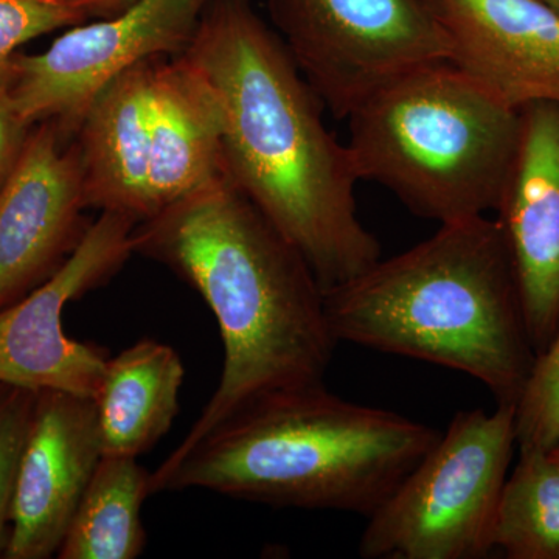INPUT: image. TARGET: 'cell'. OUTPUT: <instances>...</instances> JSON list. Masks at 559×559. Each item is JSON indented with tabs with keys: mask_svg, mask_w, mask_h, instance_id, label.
<instances>
[{
	"mask_svg": "<svg viewBox=\"0 0 559 559\" xmlns=\"http://www.w3.org/2000/svg\"><path fill=\"white\" fill-rule=\"evenodd\" d=\"M516 443L522 452H549L559 444V323L536 353L516 403Z\"/></svg>",
	"mask_w": 559,
	"mask_h": 559,
	"instance_id": "cell-19",
	"label": "cell"
},
{
	"mask_svg": "<svg viewBox=\"0 0 559 559\" xmlns=\"http://www.w3.org/2000/svg\"><path fill=\"white\" fill-rule=\"evenodd\" d=\"M36 399L38 390L0 382V558L9 543L14 481L31 432Z\"/></svg>",
	"mask_w": 559,
	"mask_h": 559,
	"instance_id": "cell-20",
	"label": "cell"
},
{
	"mask_svg": "<svg viewBox=\"0 0 559 559\" xmlns=\"http://www.w3.org/2000/svg\"><path fill=\"white\" fill-rule=\"evenodd\" d=\"M221 134L218 100L200 70L182 55L159 58L154 86L150 218L223 175Z\"/></svg>",
	"mask_w": 559,
	"mask_h": 559,
	"instance_id": "cell-15",
	"label": "cell"
},
{
	"mask_svg": "<svg viewBox=\"0 0 559 559\" xmlns=\"http://www.w3.org/2000/svg\"><path fill=\"white\" fill-rule=\"evenodd\" d=\"M450 60L499 100L559 105V14L543 0H433Z\"/></svg>",
	"mask_w": 559,
	"mask_h": 559,
	"instance_id": "cell-13",
	"label": "cell"
},
{
	"mask_svg": "<svg viewBox=\"0 0 559 559\" xmlns=\"http://www.w3.org/2000/svg\"><path fill=\"white\" fill-rule=\"evenodd\" d=\"M58 2L68 3L72 9L79 10L86 21L108 20L123 13L140 0H58Z\"/></svg>",
	"mask_w": 559,
	"mask_h": 559,
	"instance_id": "cell-23",
	"label": "cell"
},
{
	"mask_svg": "<svg viewBox=\"0 0 559 559\" xmlns=\"http://www.w3.org/2000/svg\"><path fill=\"white\" fill-rule=\"evenodd\" d=\"M135 226L128 216L102 212L60 270L0 310V382L97 395L108 352L69 337L62 314L70 301L106 285L134 255Z\"/></svg>",
	"mask_w": 559,
	"mask_h": 559,
	"instance_id": "cell-9",
	"label": "cell"
},
{
	"mask_svg": "<svg viewBox=\"0 0 559 559\" xmlns=\"http://www.w3.org/2000/svg\"><path fill=\"white\" fill-rule=\"evenodd\" d=\"M212 0H140L131 9L75 25L38 55L14 53L9 95L28 127L53 121L75 139L92 102L139 62L178 57Z\"/></svg>",
	"mask_w": 559,
	"mask_h": 559,
	"instance_id": "cell-8",
	"label": "cell"
},
{
	"mask_svg": "<svg viewBox=\"0 0 559 559\" xmlns=\"http://www.w3.org/2000/svg\"><path fill=\"white\" fill-rule=\"evenodd\" d=\"M496 221L506 235L530 337L546 347L559 323V105L520 108V140Z\"/></svg>",
	"mask_w": 559,
	"mask_h": 559,
	"instance_id": "cell-12",
	"label": "cell"
},
{
	"mask_svg": "<svg viewBox=\"0 0 559 559\" xmlns=\"http://www.w3.org/2000/svg\"><path fill=\"white\" fill-rule=\"evenodd\" d=\"M31 130L17 116L9 90L0 87V187L13 170Z\"/></svg>",
	"mask_w": 559,
	"mask_h": 559,
	"instance_id": "cell-22",
	"label": "cell"
},
{
	"mask_svg": "<svg viewBox=\"0 0 559 559\" xmlns=\"http://www.w3.org/2000/svg\"><path fill=\"white\" fill-rule=\"evenodd\" d=\"M516 407L462 411L367 520V559H479L495 550L496 516L516 443Z\"/></svg>",
	"mask_w": 559,
	"mask_h": 559,
	"instance_id": "cell-6",
	"label": "cell"
},
{
	"mask_svg": "<svg viewBox=\"0 0 559 559\" xmlns=\"http://www.w3.org/2000/svg\"><path fill=\"white\" fill-rule=\"evenodd\" d=\"M84 22L79 10L58 0H0V87L9 90L11 60L21 46Z\"/></svg>",
	"mask_w": 559,
	"mask_h": 559,
	"instance_id": "cell-21",
	"label": "cell"
},
{
	"mask_svg": "<svg viewBox=\"0 0 559 559\" xmlns=\"http://www.w3.org/2000/svg\"><path fill=\"white\" fill-rule=\"evenodd\" d=\"M103 455L94 399L62 390H38L14 481L3 558L57 557Z\"/></svg>",
	"mask_w": 559,
	"mask_h": 559,
	"instance_id": "cell-11",
	"label": "cell"
},
{
	"mask_svg": "<svg viewBox=\"0 0 559 559\" xmlns=\"http://www.w3.org/2000/svg\"><path fill=\"white\" fill-rule=\"evenodd\" d=\"M182 55L215 92L223 175L308 260L323 290L381 259L347 143L252 0H212Z\"/></svg>",
	"mask_w": 559,
	"mask_h": 559,
	"instance_id": "cell-1",
	"label": "cell"
},
{
	"mask_svg": "<svg viewBox=\"0 0 559 559\" xmlns=\"http://www.w3.org/2000/svg\"><path fill=\"white\" fill-rule=\"evenodd\" d=\"M86 210L76 139H66L53 121L33 124L0 187V310L69 260L90 229Z\"/></svg>",
	"mask_w": 559,
	"mask_h": 559,
	"instance_id": "cell-10",
	"label": "cell"
},
{
	"mask_svg": "<svg viewBox=\"0 0 559 559\" xmlns=\"http://www.w3.org/2000/svg\"><path fill=\"white\" fill-rule=\"evenodd\" d=\"M264 2L272 28L337 120L390 81L451 57L433 0Z\"/></svg>",
	"mask_w": 559,
	"mask_h": 559,
	"instance_id": "cell-7",
	"label": "cell"
},
{
	"mask_svg": "<svg viewBox=\"0 0 559 559\" xmlns=\"http://www.w3.org/2000/svg\"><path fill=\"white\" fill-rule=\"evenodd\" d=\"M337 342L462 371L516 406L536 352L506 235L485 216L325 290Z\"/></svg>",
	"mask_w": 559,
	"mask_h": 559,
	"instance_id": "cell-3",
	"label": "cell"
},
{
	"mask_svg": "<svg viewBox=\"0 0 559 559\" xmlns=\"http://www.w3.org/2000/svg\"><path fill=\"white\" fill-rule=\"evenodd\" d=\"M151 496V473L138 457L103 455L84 489L57 557L135 559L148 536L142 506Z\"/></svg>",
	"mask_w": 559,
	"mask_h": 559,
	"instance_id": "cell-17",
	"label": "cell"
},
{
	"mask_svg": "<svg viewBox=\"0 0 559 559\" xmlns=\"http://www.w3.org/2000/svg\"><path fill=\"white\" fill-rule=\"evenodd\" d=\"M543 2L546 3L547 7H550L555 13L559 14V0H543Z\"/></svg>",
	"mask_w": 559,
	"mask_h": 559,
	"instance_id": "cell-24",
	"label": "cell"
},
{
	"mask_svg": "<svg viewBox=\"0 0 559 559\" xmlns=\"http://www.w3.org/2000/svg\"><path fill=\"white\" fill-rule=\"evenodd\" d=\"M404 415L325 384L253 401L151 473V495L204 489L282 509L369 518L440 439Z\"/></svg>",
	"mask_w": 559,
	"mask_h": 559,
	"instance_id": "cell-4",
	"label": "cell"
},
{
	"mask_svg": "<svg viewBox=\"0 0 559 559\" xmlns=\"http://www.w3.org/2000/svg\"><path fill=\"white\" fill-rule=\"evenodd\" d=\"M186 367L170 345L142 340L106 362L94 396L106 455L139 457L171 429Z\"/></svg>",
	"mask_w": 559,
	"mask_h": 559,
	"instance_id": "cell-16",
	"label": "cell"
},
{
	"mask_svg": "<svg viewBox=\"0 0 559 559\" xmlns=\"http://www.w3.org/2000/svg\"><path fill=\"white\" fill-rule=\"evenodd\" d=\"M549 452H550L551 457L559 460V444L557 448H554V450H551Z\"/></svg>",
	"mask_w": 559,
	"mask_h": 559,
	"instance_id": "cell-25",
	"label": "cell"
},
{
	"mask_svg": "<svg viewBox=\"0 0 559 559\" xmlns=\"http://www.w3.org/2000/svg\"><path fill=\"white\" fill-rule=\"evenodd\" d=\"M520 455L500 495L495 549L510 559H559V460Z\"/></svg>",
	"mask_w": 559,
	"mask_h": 559,
	"instance_id": "cell-18",
	"label": "cell"
},
{
	"mask_svg": "<svg viewBox=\"0 0 559 559\" xmlns=\"http://www.w3.org/2000/svg\"><path fill=\"white\" fill-rule=\"evenodd\" d=\"M164 58V57H159ZM159 58L121 73L92 102L75 139L87 209L150 218L154 86Z\"/></svg>",
	"mask_w": 559,
	"mask_h": 559,
	"instance_id": "cell-14",
	"label": "cell"
},
{
	"mask_svg": "<svg viewBox=\"0 0 559 559\" xmlns=\"http://www.w3.org/2000/svg\"><path fill=\"white\" fill-rule=\"evenodd\" d=\"M134 255L170 270L218 322V388L168 459L261 396L322 384L340 342L325 290L296 246L221 175L132 231Z\"/></svg>",
	"mask_w": 559,
	"mask_h": 559,
	"instance_id": "cell-2",
	"label": "cell"
},
{
	"mask_svg": "<svg viewBox=\"0 0 559 559\" xmlns=\"http://www.w3.org/2000/svg\"><path fill=\"white\" fill-rule=\"evenodd\" d=\"M355 170L439 224L496 212L520 140V109L451 60L390 81L347 117Z\"/></svg>",
	"mask_w": 559,
	"mask_h": 559,
	"instance_id": "cell-5",
	"label": "cell"
}]
</instances>
